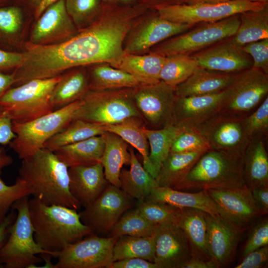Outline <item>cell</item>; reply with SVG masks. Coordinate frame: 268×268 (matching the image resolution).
Segmentation results:
<instances>
[{"instance_id": "03108f58", "label": "cell", "mask_w": 268, "mask_h": 268, "mask_svg": "<svg viewBox=\"0 0 268 268\" xmlns=\"http://www.w3.org/2000/svg\"><path fill=\"white\" fill-rule=\"evenodd\" d=\"M33 0L34 2L37 3V4H38L41 0Z\"/></svg>"}, {"instance_id": "8d00e7d4", "label": "cell", "mask_w": 268, "mask_h": 268, "mask_svg": "<svg viewBox=\"0 0 268 268\" xmlns=\"http://www.w3.org/2000/svg\"><path fill=\"white\" fill-rule=\"evenodd\" d=\"M144 122L132 120L115 125H105L107 132L114 133L137 150L142 158L143 166L155 179L156 174L149 159V144L142 131Z\"/></svg>"}, {"instance_id": "8fae6325", "label": "cell", "mask_w": 268, "mask_h": 268, "mask_svg": "<svg viewBox=\"0 0 268 268\" xmlns=\"http://www.w3.org/2000/svg\"><path fill=\"white\" fill-rule=\"evenodd\" d=\"M268 3L234 0L214 3H200L158 5L159 16L169 21L194 25L201 22L222 20L248 10L263 8Z\"/></svg>"}, {"instance_id": "6125c7cd", "label": "cell", "mask_w": 268, "mask_h": 268, "mask_svg": "<svg viewBox=\"0 0 268 268\" xmlns=\"http://www.w3.org/2000/svg\"><path fill=\"white\" fill-rule=\"evenodd\" d=\"M58 0H41L36 7L35 15L39 18L42 13L51 5Z\"/></svg>"}, {"instance_id": "f907efd6", "label": "cell", "mask_w": 268, "mask_h": 268, "mask_svg": "<svg viewBox=\"0 0 268 268\" xmlns=\"http://www.w3.org/2000/svg\"><path fill=\"white\" fill-rule=\"evenodd\" d=\"M268 245L253 251L245 257L235 268H260L268 263Z\"/></svg>"}, {"instance_id": "ac0fdd59", "label": "cell", "mask_w": 268, "mask_h": 268, "mask_svg": "<svg viewBox=\"0 0 268 268\" xmlns=\"http://www.w3.org/2000/svg\"><path fill=\"white\" fill-rule=\"evenodd\" d=\"M206 191L227 219L242 230L263 215L253 198L251 190L246 185Z\"/></svg>"}, {"instance_id": "7a4b0ae2", "label": "cell", "mask_w": 268, "mask_h": 268, "mask_svg": "<svg viewBox=\"0 0 268 268\" xmlns=\"http://www.w3.org/2000/svg\"><path fill=\"white\" fill-rule=\"evenodd\" d=\"M68 170L54 151L43 148L22 160L18 177L30 186L34 198L48 205H61L78 211L81 205L69 191Z\"/></svg>"}, {"instance_id": "30bf717a", "label": "cell", "mask_w": 268, "mask_h": 268, "mask_svg": "<svg viewBox=\"0 0 268 268\" xmlns=\"http://www.w3.org/2000/svg\"><path fill=\"white\" fill-rule=\"evenodd\" d=\"M239 24V14L207 22L160 43L151 52L164 57L178 54L191 55L231 37L236 33Z\"/></svg>"}, {"instance_id": "4fadbf2b", "label": "cell", "mask_w": 268, "mask_h": 268, "mask_svg": "<svg viewBox=\"0 0 268 268\" xmlns=\"http://www.w3.org/2000/svg\"><path fill=\"white\" fill-rule=\"evenodd\" d=\"M134 204V199L110 183L91 204L79 212L80 219L93 234L108 235L119 218Z\"/></svg>"}, {"instance_id": "94428289", "label": "cell", "mask_w": 268, "mask_h": 268, "mask_svg": "<svg viewBox=\"0 0 268 268\" xmlns=\"http://www.w3.org/2000/svg\"><path fill=\"white\" fill-rule=\"evenodd\" d=\"M234 0H247L253 2H263V3H268V0H186L185 2L186 4H192L195 3H219V2H225L230 1Z\"/></svg>"}, {"instance_id": "e575fe53", "label": "cell", "mask_w": 268, "mask_h": 268, "mask_svg": "<svg viewBox=\"0 0 268 268\" xmlns=\"http://www.w3.org/2000/svg\"><path fill=\"white\" fill-rule=\"evenodd\" d=\"M240 24L236 33L229 38L234 44H245L268 38V4L258 10L244 11L239 14Z\"/></svg>"}, {"instance_id": "7c38bea8", "label": "cell", "mask_w": 268, "mask_h": 268, "mask_svg": "<svg viewBox=\"0 0 268 268\" xmlns=\"http://www.w3.org/2000/svg\"><path fill=\"white\" fill-rule=\"evenodd\" d=\"M118 238L89 234L57 252L54 268H110Z\"/></svg>"}, {"instance_id": "bcb514c9", "label": "cell", "mask_w": 268, "mask_h": 268, "mask_svg": "<svg viewBox=\"0 0 268 268\" xmlns=\"http://www.w3.org/2000/svg\"><path fill=\"white\" fill-rule=\"evenodd\" d=\"M32 194L30 186L19 177L16 178L14 184L7 185L0 176V224L4 220L16 201Z\"/></svg>"}, {"instance_id": "c3c4849f", "label": "cell", "mask_w": 268, "mask_h": 268, "mask_svg": "<svg viewBox=\"0 0 268 268\" xmlns=\"http://www.w3.org/2000/svg\"><path fill=\"white\" fill-rule=\"evenodd\" d=\"M242 48L252 59V67L268 74V38L248 43Z\"/></svg>"}, {"instance_id": "44dd1931", "label": "cell", "mask_w": 268, "mask_h": 268, "mask_svg": "<svg viewBox=\"0 0 268 268\" xmlns=\"http://www.w3.org/2000/svg\"><path fill=\"white\" fill-rule=\"evenodd\" d=\"M156 234L154 263L159 268H182L192 258L187 237L173 223L158 225Z\"/></svg>"}, {"instance_id": "7402d4cb", "label": "cell", "mask_w": 268, "mask_h": 268, "mask_svg": "<svg viewBox=\"0 0 268 268\" xmlns=\"http://www.w3.org/2000/svg\"><path fill=\"white\" fill-rule=\"evenodd\" d=\"M223 90L204 95L177 97L174 109V125L184 129H196L218 113Z\"/></svg>"}, {"instance_id": "9a60e30c", "label": "cell", "mask_w": 268, "mask_h": 268, "mask_svg": "<svg viewBox=\"0 0 268 268\" xmlns=\"http://www.w3.org/2000/svg\"><path fill=\"white\" fill-rule=\"evenodd\" d=\"M196 130L202 136L210 149L243 159L250 142L244 130L243 118L218 113Z\"/></svg>"}, {"instance_id": "ab89813d", "label": "cell", "mask_w": 268, "mask_h": 268, "mask_svg": "<svg viewBox=\"0 0 268 268\" xmlns=\"http://www.w3.org/2000/svg\"><path fill=\"white\" fill-rule=\"evenodd\" d=\"M198 67L191 55L178 54L167 56L160 71V79L176 87L189 78Z\"/></svg>"}, {"instance_id": "4316f807", "label": "cell", "mask_w": 268, "mask_h": 268, "mask_svg": "<svg viewBox=\"0 0 268 268\" xmlns=\"http://www.w3.org/2000/svg\"><path fill=\"white\" fill-rule=\"evenodd\" d=\"M165 60V57L153 52L145 55L125 54L109 65L129 73L142 84H153L160 81V73Z\"/></svg>"}, {"instance_id": "5b68a950", "label": "cell", "mask_w": 268, "mask_h": 268, "mask_svg": "<svg viewBox=\"0 0 268 268\" xmlns=\"http://www.w3.org/2000/svg\"><path fill=\"white\" fill-rule=\"evenodd\" d=\"M134 88L92 91L81 98L72 120L79 119L104 125L132 120L144 122L133 99Z\"/></svg>"}, {"instance_id": "603a6c76", "label": "cell", "mask_w": 268, "mask_h": 268, "mask_svg": "<svg viewBox=\"0 0 268 268\" xmlns=\"http://www.w3.org/2000/svg\"><path fill=\"white\" fill-rule=\"evenodd\" d=\"M69 188L84 208L91 204L110 184L100 162L68 168Z\"/></svg>"}, {"instance_id": "52a82bcc", "label": "cell", "mask_w": 268, "mask_h": 268, "mask_svg": "<svg viewBox=\"0 0 268 268\" xmlns=\"http://www.w3.org/2000/svg\"><path fill=\"white\" fill-rule=\"evenodd\" d=\"M28 196L16 201L11 206L17 212L7 240L0 252V265L6 268H35L42 258L37 255L51 254L35 241L29 211Z\"/></svg>"}, {"instance_id": "484cf974", "label": "cell", "mask_w": 268, "mask_h": 268, "mask_svg": "<svg viewBox=\"0 0 268 268\" xmlns=\"http://www.w3.org/2000/svg\"><path fill=\"white\" fill-rule=\"evenodd\" d=\"M234 75L198 67L189 78L175 87L176 95L186 97L217 93L229 85Z\"/></svg>"}, {"instance_id": "11a10c76", "label": "cell", "mask_w": 268, "mask_h": 268, "mask_svg": "<svg viewBox=\"0 0 268 268\" xmlns=\"http://www.w3.org/2000/svg\"><path fill=\"white\" fill-rule=\"evenodd\" d=\"M253 198L262 214L268 212V186L260 187L251 190Z\"/></svg>"}, {"instance_id": "6da1fadb", "label": "cell", "mask_w": 268, "mask_h": 268, "mask_svg": "<svg viewBox=\"0 0 268 268\" xmlns=\"http://www.w3.org/2000/svg\"><path fill=\"white\" fill-rule=\"evenodd\" d=\"M143 10L141 5L106 9L66 41L43 45L30 43L22 64L14 70V85L56 77L77 67L116 62L125 54L124 42Z\"/></svg>"}, {"instance_id": "1f68e13d", "label": "cell", "mask_w": 268, "mask_h": 268, "mask_svg": "<svg viewBox=\"0 0 268 268\" xmlns=\"http://www.w3.org/2000/svg\"><path fill=\"white\" fill-rule=\"evenodd\" d=\"M104 147V138L102 134L62 146L54 152L69 168L99 162Z\"/></svg>"}, {"instance_id": "3957f363", "label": "cell", "mask_w": 268, "mask_h": 268, "mask_svg": "<svg viewBox=\"0 0 268 268\" xmlns=\"http://www.w3.org/2000/svg\"><path fill=\"white\" fill-rule=\"evenodd\" d=\"M28 205L34 239L54 258L67 245L92 233L74 209L48 205L34 197L29 199Z\"/></svg>"}, {"instance_id": "681fc988", "label": "cell", "mask_w": 268, "mask_h": 268, "mask_svg": "<svg viewBox=\"0 0 268 268\" xmlns=\"http://www.w3.org/2000/svg\"><path fill=\"white\" fill-rule=\"evenodd\" d=\"M268 245V221L267 219L257 224L252 229L244 246L243 257L259 248Z\"/></svg>"}, {"instance_id": "277c9868", "label": "cell", "mask_w": 268, "mask_h": 268, "mask_svg": "<svg viewBox=\"0 0 268 268\" xmlns=\"http://www.w3.org/2000/svg\"><path fill=\"white\" fill-rule=\"evenodd\" d=\"M246 185L243 175V159L210 149L200 157L178 190H208Z\"/></svg>"}, {"instance_id": "6f0895ef", "label": "cell", "mask_w": 268, "mask_h": 268, "mask_svg": "<svg viewBox=\"0 0 268 268\" xmlns=\"http://www.w3.org/2000/svg\"><path fill=\"white\" fill-rule=\"evenodd\" d=\"M182 268H217V267L211 260H205L192 257L184 264Z\"/></svg>"}, {"instance_id": "ba28073f", "label": "cell", "mask_w": 268, "mask_h": 268, "mask_svg": "<svg viewBox=\"0 0 268 268\" xmlns=\"http://www.w3.org/2000/svg\"><path fill=\"white\" fill-rule=\"evenodd\" d=\"M81 104V100H78L28 122H12L16 136L9 143V147L20 159L32 156L72 120L74 112Z\"/></svg>"}, {"instance_id": "003e7915", "label": "cell", "mask_w": 268, "mask_h": 268, "mask_svg": "<svg viewBox=\"0 0 268 268\" xmlns=\"http://www.w3.org/2000/svg\"><path fill=\"white\" fill-rule=\"evenodd\" d=\"M166 0V1H172V0ZM185 1H186V0H184Z\"/></svg>"}, {"instance_id": "e7e4bbea", "label": "cell", "mask_w": 268, "mask_h": 268, "mask_svg": "<svg viewBox=\"0 0 268 268\" xmlns=\"http://www.w3.org/2000/svg\"><path fill=\"white\" fill-rule=\"evenodd\" d=\"M10 0H0V5L10 2Z\"/></svg>"}, {"instance_id": "f35d334b", "label": "cell", "mask_w": 268, "mask_h": 268, "mask_svg": "<svg viewBox=\"0 0 268 268\" xmlns=\"http://www.w3.org/2000/svg\"><path fill=\"white\" fill-rule=\"evenodd\" d=\"M156 232L146 237L129 235L118 237L113 248V262L139 258L154 262Z\"/></svg>"}, {"instance_id": "5bb4252c", "label": "cell", "mask_w": 268, "mask_h": 268, "mask_svg": "<svg viewBox=\"0 0 268 268\" xmlns=\"http://www.w3.org/2000/svg\"><path fill=\"white\" fill-rule=\"evenodd\" d=\"M176 98L175 87L161 80L153 84H142L133 90L135 105L150 129L174 125Z\"/></svg>"}, {"instance_id": "d590c367", "label": "cell", "mask_w": 268, "mask_h": 268, "mask_svg": "<svg viewBox=\"0 0 268 268\" xmlns=\"http://www.w3.org/2000/svg\"><path fill=\"white\" fill-rule=\"evenodd\" d=\"M106 132L105 125L79 119L72 120L47 140L44 148L54 152L62 146L102 135Z\"/></svg>"}, {"instance_id": "d6986e66", "label": "cell", "mask_w": 268, "mask_h": 268, "mask_svg": "<svg viewBox=\"0 0 268 268\" xmlns=\"http://www.w3.org/2000/svg\"><path fill=\"white\" fill-rule=\"evenodd\" d=\"M39 17L31 33V44H56L76 34L75 25L67 11L65 0H58Z\"/></svg>"}, {"instance_id": "ffe728a7", "label": "cell", "mask_w": 268, "mask_h": 268, "mask_svg": "<svg viewBox=\"0 0 268 268\" xmlns=\"http://www.w3.org/2000/svg\"><path fill=\"white\" fill-rule=\"evenodd\" d=\"M193 25L169 21L159 15L143 20L129 32L124 51L136 54L166 39L186 32Z\"/></svg>"}, {"instance_id": "816d5d0a", "label": "cell", "mask_w": 268, "mask_h": 268, "mask_svg": "<svg viewBox=\"0 0 268 268\" xmlns=\"http://www.w3.org/2000/svg\"><path fill=\"white\" fill-rule=\"evenodd\" d=\"M23 59V53L0 48V72L14 70L22 64Z\"/></svg>"}, {"instance_id": "b9f144b4", "label": "cell", "mask_w": 268, "mask_h": 268, "mask_svg": "<svg viewBox=\"0 0 268 268\" xmlns=\"http://www.w3.org/2000/svg\"><path fill=\"white\" fill-rule=\"evenodd\" d=\"M22 20V12L18 6L10 2L0 5V48L7 50L14 42Z\"/></svg>"}, {"instance_id": "9f6ffc18", "label": "cell", "mask_w": 268, "mask_h": 268, "mask_svg": "<svg viewBox=\"0 0 268 268\" xmlns=\"http://www.w3.org/2000/svg\"><path fill=\"white\" fill-rule=\"evenodd\" d=\"M16 215V210L11 209L0 224V252L7 240L10 227L14 222Z\"/></svg>"}, {"instance_id": "ee69618b", "label": "cell", "mask_w": 268, "mask_h": 268, "mask_svg": "<svg viewBox=\"0 0 268 268\" xmlns=\"http://www.w3.org/2000/svg\"><path fill=\"white\" fill-rule=\"evenodd\" d=\"M67 11L74 25H89L100 15V0H65Z\"/></svg>"}, {"instance_id": "7bdbcfd3", "label": "cell", "mask_w": 268, "mask_h": 268, "mask_svg": "<svg viewBox=\"0 0 268 268\" xmlns=\"http://www.w3.org/2000/svg\"><path fill=\"white\" fill-rule=\"evenodd\" d=\"M135 209L148 222L156 225L173 223L180 209L163 202L148 199L138 202Z\"/></svg>"}, {"instance_id": "83f0119b", "label": "cell", "mask_w": 268, "mask_h": 268, "mask_svg": "<svg viewBox=\"0 0 268 268\" xmlns=\"http://www.w3.org/2000/svg\"><path fill=\"white\" fill-rule=\"evenodd\" d=\"M267 140L257 139L250 141L243 157V175L246 186L250 189L268 186V155Z\"/></svg>"}, {"instance_id": "f5cc1de1", "label": "cell", "mask_w": 268, "mask_h": 268, "mask_svg": "<svg viewBox=\"0 0 268 268\" xmlns=\"http://www.w3.org/2000/svg\"><path fill=\"white\" fill-rule=\"evenodd\" d=\"M15 136L12 120L0 108V146L8 145Z\"/></svg>"}, {"instance_id": "d4e9b609", "label": "cell", "mask_w": 268, "mask_h": 268, "mask_svg": "<svg viewBox=\"0 0 268 268\" xmlns=\"http://www.w3.org/2000/svg\"><path fill=\"white\" fill-rule=\"evenodd\" d=\"M173 224L187 237L192 257L211 260L206 249V223L205 212L196 208H180Z\"/></svg>"}, {"instance_id": "60d3db41", "label": "cell", "mask_w": 268, "mask_h": 268, "mask_svg": "<svg viewBox=\"0 0 268 268\" xmlns=\"http://www.w3.org/2000/svg\"><path fill=\"white\" fill-rule=\"evenodd\" d=\"M158 226L148 222L135 208L125 212L108 236L146 237L155 233Z\"/></svg>"}, {"instance_id": "db71d44e", "label": "cell", "mask_w": 268, "mask_h": 268, "mask_svg": "<svg viewBox=\"0 0 268 268\" xmlns=\"http://www.w3.org/2000/svg\"><path fill=\"white\" fill-rule=\"evenodd\" d=\"M110 268H159L154 262L145 259L133 258L114 262Z\"/></svg>"}, {"instance_id": "2e32d148", "label": "cell", "mask_w": 268, "mask_h": 268, "mask_svg": "<svg viewBox=\"0 0 268 268\" xmlns=\"http://www.w3.org/2000/svg\"><path fill=\"white\" fill-rule=\"evenodd\" d=\"M206 249L217 268L233 261L243 230L227 218L205 212Z\"/></svg>"}, {"instance_id": "8992f818", "label": "cell", "mask_w": 268, "mask_h": 268, "mask_svg": "<svg viewBox=\"0 0 268 268\" xmlns=\"http://www.w3.org/2000/svg\"><path fill=\"white\" fill-rule=\"evenodd\" d=\"M61 75L33 79L10 87L0 98V108L16 123L35 120L55 110L51 101L53 90Z\"/></svg>"}, {"instance_id": "d6a6232c", "label": "cell", "mask_w": 268, "mask_h": 268, "mask_svg": "<svg viewBox=\"0 0 268 268\" xmlns=\"http://www.w3.org/2000/svg\"><path fill=\"white\" fill-rule=\"evenodd\" d=\"M91 66L87 70L90 90L134 88L142 84L131 74L108 63Z\"/></svg>"}, {"instance_id": "680465c9", "label": "cell", "mask_w": 268, "mask_h": 268, "mask_svg": "<svg viewBox=\"0 0 268 268\" xmlns=\"http://www.w3.org/2000/svg\"><path fill=\"white\" fill-rule=\"evenodd\" d=\"M14 83L13 71L11 73L0 72V98L7 90L14 85Z\"/></svg>"}, {"instance_id": "836d02e7", "label": "cell", "mask_w": 268, "mask_h": 268, "mask_svg": "<svg viewBox=\"0 0 268 268\" xmlns=\"http://www.w3.org/2000/svg\"><path fill=\"white\" fill-rule=\"evenodd\" d=\"M203 153L170 152L155 179L158 186L178 190L192 167Z\"/></svg>"}, {"instance_id": "cb8c5ba5", "label": "cell", "mask_w": 268, "mask_h": 268, "mask_svg": "<svg viewBox=\"0 0 268 268\" xmlns=\"http://www.w3.org/2000/svg\"><path fill=\"white\" fill-rule=\"evenodd\" d=\"M145 199L163 202L179 208H196L211 215L220 216L227 219L224 211L205 190L190 193L158 186Z\"/></svg>"}, {"instance_id": "9c48e42d", "label": "cell", "mask_w": 268, "mask_h": 268, "mask_svg": "<svg viewBox=\"0 0 268 268\" xmlns=\"http://www.w3.org/2000/svg\"><path fill=\"white\" fill-rule=\"evenodd\" d=\"M268 96V74L251 67L235 74L223 90L218 113L244 118L253 112Z\"/></svg>"}, {"instance_id": "f1b7e54d", "label": "cell", "mask_w": 268, "mask_h": 268, "mask_svg": "<svg viewBox=\"0 0 268 268\" xmlns=\"http://www.w3.org/2000/svg\"><path fill=\"white\" fill-rule=\"evenodd\" d=\"M105 147L99 162L107 180L120 188V175L124 165H130L128 143L117 134L106 131L103 134Z\"/></svg>"}, {"instance_id": "91938a15", "label": "cell", "mask_w": 268, "mask_h": 268, "mask_svg": "<svg viewBox=\"0 0 268 268\" xmlns=\"http://www.w3.org/2000/svg\"><path fill=\"white\" fill-rule=\"evenodd\" d=\"M13 162L12 157L9 155L3 146H0V176L2 170Z\"/></svg>"}, {"instance_id": "f6af8a7d", "label": "cell", "mask_w": 268, "mask_h": 268, "mask_svg": "<svg viewBox=\"0 0 268 268\" xmlns=\"http://www.w3.org/2000/svg\"><path fill=\"white\" fill-rule=\"evenodd\" d=\"M246 134L249 141L264 139L268 135V96L251 114L243 118Z\"/></svg>"}, {"instance_id": "74e56055", "label": "cell", "mask_w": 268, "mask_h": 268, "mask_svg": "<svg viewBox=\"0 0 268 268\" xmlns=\"http://www.w3.org/2000/svg\"><path fill=\"white\" fill-rule=\"evenodd\" d=\"M183 130L174 124L159 129L142 128L150 148L149 159L156 177L163 162L170 152L173 141Z\"/></svg>"}, {"instance_id": "e0dca14e", "label": "cell", "mask_w": 268, "mask_h": 268, "mask_svg": "<svg viewBox=\"0 0 268 268\" xmlns=\"http://www.w3.org/2000/svg\"><path fill=\"white\" fill-rule=\"evenodd\" d=\"M191 56L200 67L227 73L236 74L252 67L253 65L252 58L242 47L232 43L229 38Z\"/></svg>"}, {"instance_id": "4dcf8cb0", "label": "cell", "mask_w": 268, "mask_h": 268, "mask_svg": "<svg viewBox=\"0 0 268 268\" xmlns=\"http://www.w3.org/2000/svg\"><path fill=\"white\" fill-rule=\"evenodd\" d=\"M89 90L87 69L83 67L72 68L61 75L52 95L55 110L80 100Z\"/></svg>"}, {"instance_id": "be15d7a7", "label": "cell", "mask_w": 268, "mask_h": 268, "mask_svg": "<svg viewBox=\"0 0 268 268\" xmlns=\"http://www.w3.org/2000/svg\"><path fill=\"white\" fill-rule=\"evenodd\" d=\"M104 0L109 1V2H112L130 4V3H132L134 2L136 0Z\"/></svg>"}, {"instance_id": "f546056e", "label": "cell", "mask_w": 268, "mask_h": 268, "mask_svg": "<svg viewBox=\"0 0 268 268\" xmlns=\"http://www.w3.org/2000/svg\"><path fill=\"white\" fill-rule=\"evenodd\" d=\"M130 153V168L122 169L120 180V188L127 195L141 202L145 200L158 185L154 178L142 166L133 147L129 148Z\"/></svg>"}, {"instance_id": "7dc6e473", "label": "cell", "mask_w": 268, "mask_h": 268, "mask_svg": "<svg viewBox=\"0 0 268 268\" xmlns=\"http://www.w3.org/2000/svg\"><path fill=\"white\" fill-rule=\"evenodd\" d=\"M210 149L205 140L196 129H184L175 139L170 152L204 153Z\"/></svg>"}]
</instances>
